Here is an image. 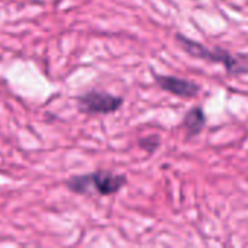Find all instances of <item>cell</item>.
Masks as SVG:
<instances>
[{
  "label": "cell",
  "mask_w": 248,
  "mask_h": 248,
  "mask_svg": "<svg viewBox=\"0 0 248 248\" xmlns=\"http://www.w3.org/2000/svg\"><path fill=\"white\" fill-rule=\"evenodd\" d=\"M126 182H128L126 177L122 174L99 170L89 174L73 176L65 182V186L70 192L76 195L110 196L118 193L126 185Z\"/></svg>",
  "instance_id": "1"
},
{
  "label": "cell",
  "mask_w": 248,
  "mask_h": 248,
  "mask_svg": "<svg viewBox=\"0 0 248 248\" xmlns=\"http://www.w3.org/2000/svg\"><path fill=\"white\" fill-rule=\"evenodd\" d=\"M176 38H177L179 44L182 45V48L189 55H192L195 58L222 64L230 74H246V73H248V58L244 55L237 57V55L230 54L225 49H221V48L209 49V48L203 46L202 44H199V42L182 35V33H177Z\"/></svg>",
  "instance_id": "2"
},
{
  "label": "cell",
  "mask_w": 248,
  "mask_h": 248,
  "mask_svg": "<svg viewBox=\"0 0 248 248\" xmlns=\"http://www.w3.org/2000/svg\"><path fill=\"white\" fill-rule=\"evenodd\" d=\"M76 102L78 110L87 115H109L116 112L124 105V99L121 96L102 90H90L83 93L76 97Z\"/></svg>",
  "instance_id": "3"
},
{
  "label": "cell",
  "mask_w": 248,
  "mask_h": 248,
  "mask_svg": "<svg viewBox=\"0 0 248 248\" xmlns=\"http://www.w3.org/2000/svg\"><path fill=\"white\" fill-rule=\"evenodd\" d=\"M155 83L160 86V89L176 94L179 97H195L201 92V86L195 81L186 80V78H179L173 76H163V74H154Z\"/></svg>",
  "instance_id": "4"
},
{
  "label": "cell",
  "mask_w": 248,
  "mask_h": 248,
  "mask_svg": "<svg viewBox=\"0 0 248 248\" xmlns=\"http://www.w3.org/2000/svg\"><path fill=\"white\" fill-rule=\"evenodd\" d=\"M206 124V116L202 108L196 106L193 109H190L183 121V126L186 128L187 137H196L201 134V131L203 129Z\"/></svg>",
  "instance_id": "5"
},
{
  "label": "cell",
  "mask_w": 248,
  "mask_h": 248,
  "mask_svg": "<svg viewBox=\"0 0 248 248\" xmlns=\"http://www.w3.org/2000/svg\"><path fill=\"white\" fill-rule=\"evenodd\" d=\"M140 147L148 153H153L158 147V138L157 137H147V138L140 141Z\"/></svg>",
  "instance_id": "6"
}]
</instances>
